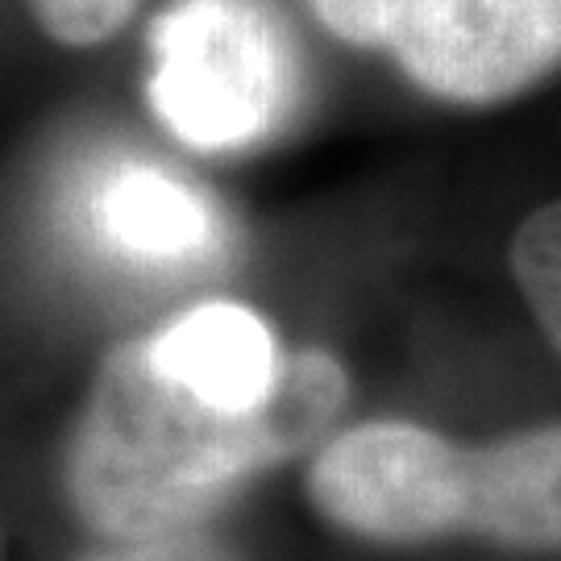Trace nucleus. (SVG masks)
Returning a JSON list of instances; mask_svg holds the SVG:
<instances>
[{"label": "nucleus", "mask_w": 561, "mask_h": 561, "mask_svg": "<svg viewBox=\"0 0 561 561\" xmlns=\"http://www.w3.org/2000/svg\"><path fill=\"white\" fill-rule=\"evenodd\" d=\"M80 561H238L225 545L204 533L180 537H150V541H104L101 549L83 553Z\"/></svg>", "instance_id": "11"}, {"label": "nucleus", "mask_w": 561, "mask_h": 561, "mask_svg": "<svg viewBox=\"0 0 561 561\" xmlns=\"http://www.w3.org/2000/svg\"><path fill=\"white\" fill-rule=\"evenodd\" d=\"M141 0H30V13L46 38L83 50L101 46L138 13Z\"/></svg>", "instance_id": "10"}, {"label": "nucleus", "mask_w": 561, "mask_h": 561, "mask_svg": "<svg viewBox=\"0 0 561 561\" xmlns=\"http://www.w3.org/2000/svg\"><path fill=\"white\" fill-rule=\"evenodd\" d=\"M350 379L321 350L287 354L259 408L225 412L162 375L150 345L125 341L67 449V495L104 541L201 533L241 482L300 454L333 424Z\"/></svg>", "instance_id": "1"}, {"label": "nucleus", "mask_w": 561, "mask_h": 561, "mask_svg": "<svg viewBox=\"0 0 561 561\" xmlns=\"http://www.w3.org/2000/svg\"><path fill=\"white\" fill-rule=\"evenodd\" d=\"M512 271L528 308L537 312L549 341L561 350V201L537 208L516 229Z\"/></svg>", "instance_id": "8"}, {"label": "nucleus", "mask_w": 561, "mask_h": 561, "mask_svg": "<svg viewBox=\"0 0 561 561\" xmlns=\"http://www.w3.org/2000/svg\"><path fill=\"white\" fill-rule=\"evenodd\" d=\"M428 0H308L324 30L358 50H391Z\"/></svg>", "instance_id": "9"}, {"label": "nucleus", "mask_w": 561, "mask_h": 561, "mask_svg": "<svg viewBox=\"0 0 561 561\" xmlns=\"http://www.w3.org/2000/svg\"><path fill=\"white\" fill-rule=\"evenodd\" d=\"M146 96L196 150L254 146L291 108L296 62L262 0H175L154 25Z\"/></svg>", "instance_id": "2"}, {"label": "nucleus", "mask_w": 561, "mask_h": 561, "mask_svg": "<svg viewBox=\"0 0 561 561\" xmlns=\"http://www.w3.org/2000/svg\"><path fill=\"white\" fill-rule=\"evenodd\" d=\"M387 55L437 101H512L561 67V0H428Z\"/></svg>", "instance_id": "4"}, {"label": "nucleus", "mask_w": 561, "mask_h": 561, "mask_svg": "<svg viewBox=\"0 0 561 561\" xmlns=\"http://www.w3.org/2000/svg\"><path fill=\"white\" fill-rule=\"evenodd\" d=\"M308 495L337 528L366 541L416 545L461 533L466 445L421 424H358L317 454Z\"/></svg>", "instance_id": "3"}, {"label": "nucleus", "mask_w": 561, "mask_h": 561, "mask_svg": "<svg viewBox=\"0 0 561 561\" xmlns=\"http://www.w3.org/2000/svg\"><path fill=\"white\" fill-rule=\"evenodd\" d=\"M92 229L125 262L192 266L217 254L221 221L187 180L159 167L125 162L92 192Z\"/></svg>", "instance_id": "6"}, {"label": "nucleus", "mask_w": 561, "mask_h": 561, "mask_svg": "<svg viewBox=\"0 0 561 561\" xmlns=\"http://www.w3.org/2000/svg\"><path fill=\"white\" fill-rule=\"evenodd\" d=\"M461 533L528 553L561 549V424L466 449Z\"/></svg>", "instance_id": "5"}, {"label": "nucleus", "mask_w": 561, "mask_h": 561, "mask_svg": "<svg viewBox=\"0 0 561 561\" xmlns=\"http://www.w3.org/2000/svg\"><path fill=\"white\" fill-rule=\"evenodd\" d=\"M146 345L162 375L225 412L259 408L283 366L271 329L241 304H204L146 337Z\"/></svg>", "instance_id": "7"}]
</instances>
